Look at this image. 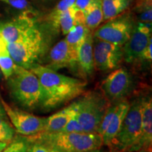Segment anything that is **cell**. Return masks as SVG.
I'll return each instance as SVG.
<instances>
[{"label":"cell","instance_id":"cell-1","mask_svg":"<svg viewBox=\"0 0 152 152\" xmlns=\"http://www.w3.org/2000/svg\"><path fill=\"white\" fill-rule=\"evenodd\" d=\"M30 70L37 75L42 88L41 106L50 110L64 105L84 92L86 82L69 77L46 66L35 64Z\"/></svg>","mask_w":152,"mask_h":152},{"label":"cell","instance_id":"cell-2","mask_svg":"<svg viewBox=\"0 0 152 152\" xmlns=\"http://www.w3.org/2000/svg\"><path fill=\"white\" fill-rule=\"evenodd\" d=\"M25 137L29 143H39L61 152H87L104 145L102 136L96 132H39Z\"/></svg>","mask_w":152,"mask_h":152},{"label":"cell","instance_id":"cell-3","mask_svg":"<svg viewBox=\"0 0 152 152\" xmlns=\"http://www.w3.org/2000/svg\"><path fill=\"white\" fill-rule=\"evenodd\" d=\"M7 80L11 96L20 105L30 109L41 105L42 92L40 83L30 69L16 65Z\"/></svg>","mask_w":152,"mask_h":152},{"label":"cell","instance_id":"cell-4","mask_svg":"<svg viewBox=\"0 0 152 152\" xmlns=\"http://www.w3.org/2000/svg\"><path fill=\"white\" fill-rule=\"evenodd\" d=\"M142 103L143 97L130 103L118 133L107 146L109 152L132 151L134 148L141 134Z\"/></svg>","mask_w":152,"mask_h":152},{"label":"cell","instance_id":"cell-5","mask_svg":"<svg viewBox=\"0 0 152 152\" xmlns=\"http://www.w3.org/2000/svg\"><path fill=\"white\" fill-rule=\"evenodd\" d=\"M78 102L76 116L85 132H96L111 102L102 92L90 91L85 93Z\"/></svg>","mask_w":152,"mask_h":152},{"label":"cell","instance_id":"cell-6","mask_svg":"<svg viewBox=\"0 0 152 152\" xmlns=\"http://www.w3.org/2000/svg\"><path fill=\"white\" fill-rule=\"evenodd\" d=\"M11 57L17 66L30 69L43 52L45 43L39 30L23 40L7 43Z\"/></svg>","mask_w":152,"mask_h":152},{"label":"cell","instance_id":"cell-7","mask_svg":"<svg viewBox=\"0 0 152 152\" xmlns=\"http://www.w3.org/2000/svg\"><path fill=\"white\" fill-rule=\"evenodd\" d=\"M118 16L99 26L93 33L94 37L123 47L130 38L134 26L130 16Z\"/></svg>","mask_w":152,"mask_h":152},{"label":"cell","instance_id":"cell-8","mask_svg":"<svg viewBox=\"0 0 152 152\" xmlns=\"http://www.w3.org/2000/svg\"><path fill=\"white\" fill-rule=\"evenodd\" d=\"M130 106V102L125 99L111 103L106 110L97 131L102 136L104 145H109L117 135Z\"/></svg>","mask_w":152,"mask_h":152},{"label":"cell","instance_id":"cell-9","mask_svg":"<svg viewBox=\"0 0 152 152\" xmlns=\"http://www.w3.org/2000/svg\"><path fill=\"white\" fill-rule=\"evenodd\" d=\"M33 15L34 13L31 11H23L16 18L0 25V35L6 42H20L39 30Z\"/></svg>","mask_w":152,"mask_h":152},{"label":"cell","instance_id":"cell-10","mask_svg":"<svg viewBox=\"0 0 152 152\" xmlns=\"http://www.w3.org/2000/svg\"><path fill=\"white\" fill-rule=\"evenodd\" d=\"M93 56L94 68L102 72L113 71L123 58V47L94 37Z\"/></svg>","mask_w":152,"mask_h":152},{"label":"cell","instance_id":"cell-11","mask_svg":"<svg viewBox=\"0 0 152 152\" xmlns=\"http://www.w3.org/2000/svg\"><path fill=\"white\" fill-rule=\"evenodd\" d=\"M132 89V79L129 72L123 68L113 70L101 84V90L110 102L125 99Z\"/></svg>","mask_w":152,"mask_h":152},{"label":"cell","instance_id":"cell-12","mask_svg":"<svg viewBox=\"0 0 152 152\" xmlns=\"http://www.w3.org/2000/svg\"><path fill=\"white\" fill-rule=\"evenodd\" d=\"M0 101L7 116L15 130L23 136H30L42 132L46 125V118L36 116L28 112L14 109L0 96Z\"/></svg>","mask_w":152,"mask_h":152},{"label":"cell","instance_id":"cell-13","mask_svg":"<svg viewBox=\"0 0 152 152\" xmlns=\"http://www.w3.org/2000/svg\"><path fill=\"white\" fill-rule=\"evenodd\" d=\"M151 38V24L139 23L134 26L128 40L123 46V58L128 64L140 59L143 50Z\"/></svg>","mask_w":152,"mask_h":152},{"label":"cell","instance_id":"cell-14","mask_svg":"<svg viewBox=\"0 0 152 152\" xmlns=\"http://www.w3.org/2000/svg\"><path fill=\"white\" fill-rule=\"evenodd\" d=\"M77 64V51L74 49L65 39L57 42L49 54V64L51 69L57 70L71 68Z\"/></svg>","mask_w":152,"mask_h":152},{"label":"cell","instance_id":"cell-15","mask_svg":"<svg viewBox=\"0 0 152 152\" xmlns=\"http://www.w3.org/2000/svg\"><path fill=\"white\" fill-rule=\"evenodd\" d=\"M152 101L151 97H143L141 134L132 151L146 149L152 151Z\"/></svg>","mask_w":152,"mask_h":152},{"label":"cell","instance_id":"cell-16","mask_svg":"<svg viewBox=\"0 0 152 152\" xmlns=\"http://www.w3.org/2000/svg\"><path fill=\"white\" fill-rule=\"evenodd\" d=\"M93 40V31L89 30L77 48V64L86 75H91L94 71Z\"/></svg>","mask_w":152,"mask_h":152},{"label":"cell","instance_id":"cell-17","mask_svg":"<svg viewBox=\"0 0 152 152\" xmlns=\"http://www.w3.org/2000/svg\"><path fill=\"white\" fill-rule=\"evenodd\" d=\"M78 102H74L53 115L46 118V125L42 132H60L70 119L77 113Z\"/></svg>","mask_w":152,"mask_h":152},{"label":"cell","instance_id":"cell-18","mask_svg":"<svg viewBox=\"0 0 152 152\" xmlns=\"http://www.w3.org/2000/svg\"><path fill=\"white\" fill-rule=\"evenodd\" d=\"M85 23L84 12L80 10L77 20L72 29L66 35L65 39L74 49L77 51L79 45L89 31Z\"/></svg>","mask_w":152,"mask_h":152},{"label":"cell","instance_id":"cell-19","mask_svg":"<svg viewBox=\"0 0 152 152\" xmlns=\"http://www.w3.org/2000/svg\"><path fill=\"white\" fill-rule=\"evenodd\" d=\"M85 23L91 31H94L104 21L102 0H92L84 11Z\"/></svg>","mask_w":152,"mask_h":152},{"label":"cell","instance_id":"cell-20","mask_svg":"<svg viewBox=\"0 0 152 152\" xmlns=\"http://www.w3.org/2000/svg\"><path fill=\"white\" fill-rule=\"evenodd\" d=\"M134 0H102L104 21L118 16L127 10Z\"/></svg>","mask_w":152,"mask_h":152},{"label":"cell","instance_id":"cell-21","mask_svg":"<svg viewBox=\"0 0 152 152\" xmlns=\"http://www.w3.org/2000/svg\"><path fill=\"white\" fill-rule=\"evenodd\" d=\"M79 9H76L74 5L70 7L57 16L53 23L56 27H59L63 35H66L72 29L77 20Z\"/></svg>","mask_w":152,"mask_h":152},{"label":"cell","instance_id":"cell-22","mask_svg":"<svg viewBox=\"0 0 152 152\" xmlns=\"http://www.w3.org/2000/svg\"><path fill=\"white\" fill-rule=\"evenodd\" d=\"M15 66L16 64L9 54L7 44L0 35V69L6 80L14 72Z\"/></svg>","mask_w":152,"mask_h":152},{"label":"cell","instance_id":"cell-23","mask_svg":"<svg viewBox=\"0 0 152 152\" xmlns=\"http://www.w3.org/2000/svg\"><path fill=\"white\" fill-rule=\"evenodd\" d=\"M134 9L138 15L140 22L151 24L152 0H136Z\"/></svg>","mask_w":152,"mask_h":152},{"label":"cell","instance_id":"cell-24","mask_svg":"<svg viewBox=\"0 0 152 152\" xmlns=\"http://www.w3.org/2000/svg\"><path fill=\"white\" fill-rule=\"evenodd\" d=\"M29 144L26 137L17 139L14 141L11 140L1 152H26Z\"/></svg>","mask_w":152,"mask_h":152},{"label":"cell","instance_id":"cell-25","mask_svg":"<svg viewBox=\"0 0 152 152\" xmlns=\"http://www.w3.org/2000/svg\"><path fill=\"white\" fill-rule=\"evenodd\" d=\"M75 0H60L53 11L51 12L49 15V19L52 20V23L54 21L55 19L57 18V16L59 15L61 13L64 12L66 9H68L70 7H73L75 4Z\"/></svg>","mask_w":152,"mask_h":152},{"label":"cell","instance_id":"cell-26","mask_svg":"<svg viewBox=\"0 0 152 152\" xmlns=\"http://www.w3.org/2000/svg\"><path fill=\"white\" fill-rule=\"evenodd\" d=\"M60 132H83V129L82 128V125L80 123L79 121L77 118L76 114L74 115L71 119L68 121L65 126Z\"/></svg>","mask_w":152,"mask_h":152},{"label":"cell","instance_id":"cell-27","mask_svg":"<svg viewBox=\"0 0 152 152\" xmlns=\"http://www.w3.org/2000/svg\"><path fill=\"white\" fill-rule=\"evenodd\" d=\"M0 1H3L18 10L34 12L33 11V8L28 2V0H0Z\"/></svg>","mask_w":152,"mask_h":152},{"label":"cell","instance_id":"cell-28","mask_svg":"<svg viewBox=\"0 0 152 152\" xmlns=\"http://www.w3.org/2000/svg\"><path fill=\"white\" fill-rule=\"evenodd\" d=\"M14 136V130L10 125L0 126V142H11Z\"/></svg>","mask_w":152,"mask_h":152},{"label":"cell","instance_id":"cell-29","mask_svg":"<svg viewBox=\"0 0 152 152\" xmlns=\"http://www.w3.org/2000/svg\"><path fill=\"white\" fill-rule=\"evenodd\" d=\"M152 39L149 41V42L148 43L147 47L144 48V49L142 52L141 56H140V59H142L144 61H147L151 63L152 60Z\"/></svg>","mask_w":152,"mask_h":152},{"label":"cell","instance_id":"cell-30","mask_svg":"<svg viewBox=\"0 0 152 152\" xmlns=\"http://www.w3.org/2000/svg\"><path fill=\"white\" fill-rule=\"evenodd\" d=\"M26 152H48L45 146L39 143H30Z\"/></svg>","mask_w":152,"mask_h":152},{"label":"cell","instance_id":"cell-31","mask_svg":"<svg viewBox=\"0 0 152 152\" xmlns=\"http://www.w3.org/2000/svg\"><path fill=\"white\" fill-rule=\"evenodd\" d=\"M92 0H75V4H74V7L76 9H79L82 11H85V9H87V7H88V5L90 4Z\"/></svg>","mask_w":152,"mask_h":152},{"label":"cell","instance_id":"cell-32","mask_svg":"<svg viewBox=\"0 0 152 152\" xmlns=\"http://www.w3.org/2000/svg\"><path fill=\"white\" fill-rule=\"evenodd\" d=\"M0 116H1L5 119L6 118H7V114H6V112L4 111V109L2 104L1 103V101H0Z\"/></svg>","mask_w":152,"mask_h":152},{"label":"cell","instance_id":"cell-33","mask_svg":"<svg viewBox=\"0 0 152 152\" xmlns=\"http://www.w3.org/2000/svg\"><path fill=\"white\" fill-rule=\"evenodd\" d=\"M10 142H0V152L2 151Z\"/></svg>","mask_w":152,"mask_h":152},{"label":"cell","instance_id":"cell-34","mask_svg":"<svg viewBox=\"0 0 152 152\" xmlns=\"http://www.w3.org/2000/svg\"><path fill=\"white\" fill-rule=\"evenodd\" d=\"M5 120H6L5 118H2L1 116H0V126H1V125L8 124V123H7Z\"/></svg>","mask_w":152,"mask_h":152},{"label":"cell","instance_id":"cell-35","mask_svg":"<svg viewBox=\"0 0 152 152\" xmlns=\"http://www.w3.org/2000/svg\"><path fill=\"white\" fill-rule=\"evenodd\" d=\"M151 150H146V149H142L138 150V151H124V152H151Z\"/></svg>","mask_w":152,"mask_h":152},{"label":"cell","instance_id":"cell-36","mask_svg":"<svg viewBox=\"0 0 152 152\" xmlns=\"http://www.w3.org/2000/svg\"><path fill=\"white\" fill-rule=\"evenodd\" d=\"M47 149H48V152H61L57 149H53V148H48V147H47Z\"/></svg>","mask_w":152,"mask_h":152},{"label":"cell","instance_id":"cell-37","mask_svg":"<svg viewBox=\"0 0 152 152\" xmlns=\"http://www.w3.org/2000/svg\"><path fill=\"white\" fill-rule=\"evenodd\" d=\"M87 152H102L100 151V149H95V150H92V151H89Z\"/></svg>","mask_w":152,"mask_h":152},{"label":"cell","instance_id":"cell-38","mask_svg":"<svg viewBox=\"0 0 152 152\" xmlns=\"http://www.w3.org/2000/svg\"><path fill=\"white\" fill-rule=\"evenodd\" d=\"M2 77H4V76H3V74H2V72H1V69H0V79L2 78Z\"/></svg>","mask_w":152,"mask_h":152}]
</instances>
